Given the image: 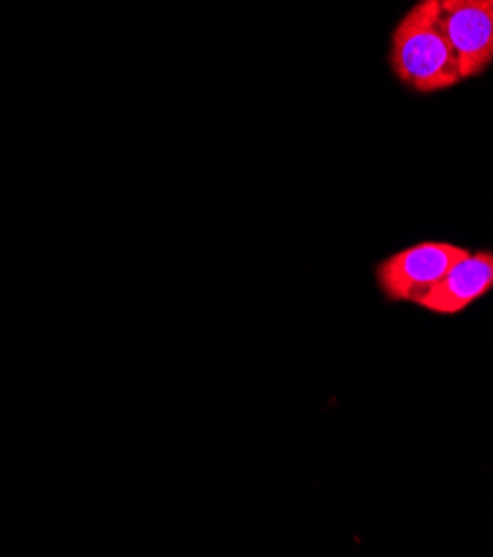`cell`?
Instances as JSON below:
<instances>
[{
	"mask_svg": "<svg viewBox=\"0 0 493 557\" xmlns=\"http://www.w3.org/2000/svg\"><path fill=\"white\" fill-rule=\"evenodd\" d=\"M390 65L396 78L418 94L445 91L465 81L443 29L437 0H418L398 23L392 36Z\"/></svg>",
	"mask_w": 493,
	"mask_h": 557,
	"instance_id": "6da1fadb",
	"label": "cell"
},
{
	"mask_svg": "<svg viewBox=\"0 0 493 557\" xmlns=\"http://www.w3.org/2000/svg\"><path fill=\"white\" fill-rule=\"evenodd\" d=\"M469 249L449 243H420L407 247L375 269V283L390 302L418 305Z\"/></svg>",
	"mask_w": 493,
	"mask_h": 557,
	"instance_id": "7a4b0ae2",
	"label": "cell"
},
{
	"mask_svg": "<svg viewBox=\"0 0 493 557\" xmlns=\"http://www.w3.org/2000/svg\"><path fill=\"white\" fill-rule=\"evenodd\" d=\"M437 12L463 76H480L493 63V0H437Z\"/></svg>",
	"mask_w": 493,
	"mask_h": 557,
	"instance_id": "3957f363",
	"label": "cell"
},
{
	"mask_svg": "<svg viewBox=\"0 0 493 557\" xmlns=\"http://www.w3.org/2000/svg\"><path fill=\"white\" fill-rule=\"evenodd\" d=\"M493 289V253L467 251L447 275L427 296L418 300V307L437 315H456L469 309Z\"/></svg>",
	"mask_w": 493,
	"mask_h": 557,
	"instance_id": "277c9868",
	"label": "cell"
}]
</instances>
